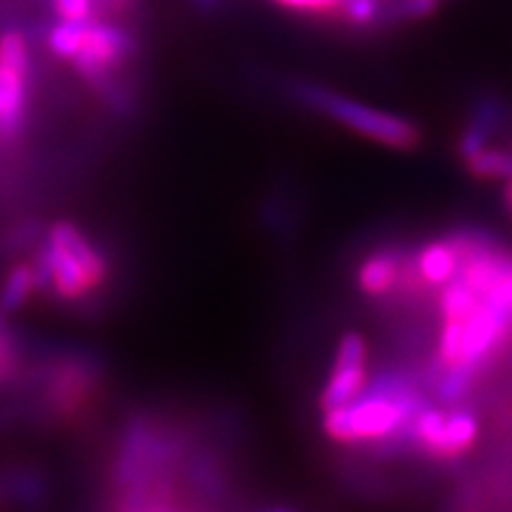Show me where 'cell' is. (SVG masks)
<instances>
[{"mask_svg":"<svg viewBox=\"0 0 512 512\" xmlns=\"http://www.w3.org/2000/svg\"><path fill=\"white\" fill-rule=\"evenodd\" d=\"M399 380L366 387L347 406L325 411L323 432L342 446H377L406 441L408 425L422 406Z\"/></svg>","mask_w":512,"mask_h":512,"instance_id":"obj_1","label":"cell"},{"mask_svg":"<svg viewBox=\"0 0 512 512\" xmlns=\"http://www.w3.org/2000/svg\"><path fill=\"white\" fill-rule=\"evenodd\" d=\"M290 93L311 110L325 114L328 119L377 145L392 147V150H413L420 145V128L401 114L377 110L373 105L351 100L347 95L311 81H292Z\"/></svg>","mask_w":512,"mask_h":512,"instance_id":"obj_2","label":"cell"},{"mask_svg":"<svg viewBox=\"0 0 512 512\" xmlns=\"http://www.w3.org/2000/svg\"><path fill=\"white\" fill-rule=\"evenodd\" d=\"M479 437V418L463 406H427L422 403L408 425L406 441L425 456L456 460L472 451Z\"/></svg>","mask_w":512,"mask_h":512,"instance_id":"obj_3","label":"cell"},{"mask_svg":"<svg viewBox=\"0 0 512 512\" xmlns=\"http://www.w3.org/2000/svg\"><path fill=\"white\" fill-rule=\"evenodd\" d=\"M31 55L22 31L0 34V143H10L22 133L29 105Z\"/></svg>","mask_w":512,"mask_h":512,"instance_id":"obj_4","label":"cell"},{"mask_svg":"<svg viewBox=\"0 0 512 512\" xmlns=\"http://www.w3.org/2000/svg\"><path fill=\"white\" fill-rule=\"evenodd\" d=\"M133 55V38L128 36L119 24L91 19L86 24V34L79 53L72 60L74 69L88 83L102 91H112L110 76L117 67H121L128 57Z\"/></svg>","mask_w":512,"mask_h":512,"instance_id":"obj_5","label":"cell"},{"mask_svg":"<svg viewBox=\"0 0 512 512\" xmlns=\"http://www.w3.org/2000/svg\"><path fill=\"white\" fill-rule=\"evenodd\" d=\"M368 387V342L361 332H344L337 342L335 363H332L328 384L320 394V408L347 406Z\"/></svg>","mask_w":512,"mask_h":512,"instance_id":"obj_6","label":"cell"},{"mask_svg":"<svg viewBox=\"0 0 512 512\" xmlns=\"http://www.w3.org/2000/svg\"><path fill=\"white\" fill-rule=\"evenodd\" d=\"M463 256V235L427 242L415 252L413 259L406 261V285H403V290L406 287L408 290H420V287L441 290L458 275L460 266H463Z\"/></svg>","mask_w":512,"mask_h":512,"instance_id":"obj_7","label":"cell"},{"mask_svg":"<svg viewBox=\"0 0 512 512\" xmlns=\"http://www.w3.org/2000/svg\"><path fill=\"white\" fill-rule=\"evenodd\" d=\"M406 261L394 249H377L361 261L356 273V285L366 297L382 299L403 290L406 285Z\"/></svg>","mask_w":512,"mask_h":512,"instance_id":"obj_8","label":"cell"},{"mask_svg":"<svg viewBox=\"0 0 512 512\" xmlns=\"http://www.w3.org/2000/svg\"><path fill=\"white\" fill-rule=\"evenodd\" d=\"M41 252L46 254L48 266H50V290L55 292V297H60L62 302H79V299L88 297L98 283L93 280V275L83 268L79 259H74L67 249L57 247L55 242H46L41 245Z\"/></svg>","mask_w":512,"mask_h":512,"instance_id":"obj_9","label":"cell"},{"mask_svg":"<svg viewBox=\"0 0 512 512\" xmlns=\"http://www.w3.org/2000/svg\"><path fill=\"white\" fill-rule=\"evenodd\" d=\"M48 240L55 242L57 247L67 249V252L74 256V259H79L83 268H86V271L93 275V280L98 285L107 278L105 259H102V254L91 245V240H88L86 235H83L81 230L74 226V223L57 221L55 226L50 228Z\"/></svg>","mask_w":512,"mask_h":512,"instance_id":"obj_10","label":"cell"},{"mask_svg":"<svg viewBox=\"0 0 512 512\" xmlns=\"http://www.w3.org/2000/svg\"><path fill=\"white\" fill-rule=\"evenodd\" d=\"M463 164L479 181H508L512 178V152L491 147V143L463 157Z\"/></svg>","mask_w":512,"mask_h":512,"instance_id":"obj_11","label":"cell"},{"mask_svg":"<svg viewBox=\"0 0 512 512\" xmlns=\"http://www.w3.org/2000/svg\"><path fill=\"white\" fill-rule=\"evenodd\" d=\"M36 292V278H34V268L31 264H17L12 266V271L5 278L3 290H0V311L3 313H12L17 311L19 306H24V302Z\"/></svg>","mask_w":512,"mask_h":512,"instance_id":"obj_12","label":"cell"},{"mask_svg":"<svg viewBox=\"0 0 512 512\" xmlns=\"http://www.w3.org/2000/svg\"><path fill=\"white\" fill-rule=\"evenodd\" d=\"M86 24L88 22H64V19H60V22H57L55 27L48 31L50 53H53L55 57H60V60L72 62L83 43Z\"/></svg>","mask_w":512,"mask_h":512,"instance_id":"obj_13","label":"cell"},{"mask_svg":"<svg viewBox=\"0 0 512 512\" xmlns=\"http://www.w3.org/2000/svg\"><path fill=\"white\" fill-rule=\"evenodd\" d=\"M57 19L64 22H91L100 19L98 0H53Z\"/></svg>","mask_w":512,"mask_h":512,"instance_id":"obj_14","label":"cell"},{"mask_svg":"<svg viewBox=\"0 0 512 512\" xmlns=\"http://www.w3.org/2000/svg\"><path fill=\"white\" fill-rule=\"evenodd\" d=\"M275 3L294 12H306V15H328V17H335L339 8V0H275Z\"/></svg>","mask_w":512,"mask_h":512,"instance_id":"obj_15","label":"cell"},{"mask_svg":"<svg viewBox=\"0 0 512 512\" xmlns=\"http://www.w3.org/2000/svg\"><path fill=\"white\" fill-rule=\"evenodd\" d=\"M136 0H98L100 15H114V12H126Z\"/></svg>","mask_w":512,"mask_h":512,"instance_id":"obj_16","label":"cell"},{"mask_svg":"<svg viewBox=\"0 0 512 512\" xmlns=\"http://www.w3.org/2000/svg\"><path fill=\"white\" fill-rule=\"evenodd\" d=\"M505 204L512 211V178H508V185H505Z\"/></svg>","mask_w":512,"mask_h":512,"instance_id":"obj_17","label":"cell"},{"mask_svg":"<svg viewBox=\"0 0 512 512\" xmlns=\"http://www.w3.org/2000/svg\"><path fill=\"white\" fill-rule=\"evenodd\" d=\"M197 3H202V5H204V8H209V5H214V3H216V0H197Z\"/></svg>","mask_w":512,"mask_h":512,"instance_id":"obj_18","label":"cell"},{"mask_svg":"<svg viewBox=\"0 0 512 512\" xmlns=\"http://www.w3.org/2000/svg\"><path fill=\"white\" fill-rule=\"evenodd\" d=\"M275 512H287V510H275Z\"/></svg>","mask_w":512,"mask_h":512,"instance_id":"obj_19","label":"cell"},{"mask_svg":"<svg viewBox=\"0 0 512 512\" xmlns=\"http://www.w3.org/2000/svg\"><path fill=\"white\" fill-rule=\"evenodd\" d=\"M0 316H3V311H0Z\"/></svg>","mask_w":512,"mask_h":512,"instance_id":"obj_20","label":"cell"}]
</instances>
